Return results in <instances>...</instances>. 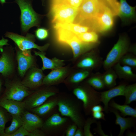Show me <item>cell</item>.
Instances as JSON below:
<instances>
[{
	"mask_svg": "<svg viewBox=\"0 0 136 136\" xmlns=\"http://www.w3.org/2000/svg\"><path fill=\"white\" fill-rule=\"evenodd\" d=\"M125 98L124 104L128 105L136 101V83L126 85L124 92Z\"/></svg>",
	"mask_w": 136,
	"mask_h": 136,
	"instance_id": "4dcf8cb0",
	"label": "cell"
},
{
	"mask_svg": "<svg viewBox=\"0 0 136 136\" xmlns=\"http://www.w3.org/2000/svg\"><path fill=\"white\" fill-rule=\"evenodd\" d=\"M114 16L110 7L106 1L102 11L90 24L92 28L101 32L109 30L113 26Z\"/></svg>",
	"mask_w": 136,
	"mask_h": 136,
	"instance_id": "30bf717a",
	"label": "cell"
},
{
	"mask_svg": "<svg viewBox=\"0 0 136 136\" xmlns=\"http://www.w3.org/2000/svg\"><path fill=\"white\" fill-rule=\"evenodd\" d=\"M5 109L0 106V136H6L4 132L5 126L8 118Z\"/></svg>",
	"mask_w": 136,
	"mask_h": 136,
	"instance_id": "e575fe53",
	"label": "cell"
},
{
	"mask_svg": "<svg viewBox=\"0 0 136 136\" xmlns=\"http://www.w3.org/2000/svg\"><path fill=\"white\" fill-rule=\"evenodd\" d=\"M36 38L40 40H44L46 39L49 35L48 30L44 28H39L37 29L35 32Z\"/></svg>",
	"mask_w": 136,
	"mask_h": 136,
	"instance_id": "8d00e7d4",
	"label": "cell"
},
{
	"mask_svg": "<svg viewBox=\"0 0 136 136\" xmlns=\"http://www.w3.org/2000/svg\"><path fill=\"white\" fill-rule=\"evenodd\" d=\"M13 69V62L10 56L7 52H3L0 58V73L6 77L11 74Z\"/></svg>",
	"mask_w": 136,
	"mask_h": 136,
	"instance_id": "d4e9b609",
	"label": "cell"
},
{
	"mask_svg": "<svg viewBox=\"0 0 136 136\" xmlns=\"http://www.w3.org/2000/svg\"><path fill=\"white\" fill-rule=\"evenodd\" d=\"M87 83L96 90H102L105 87L102 78V74L98 73L89 78Z\"/></svg>",
	"mask_w": 136,
	"mask_h": 136,
	"instance_id": "f546056e",
	"label": "cell"
},
{
	"mask_svg": "<svg viewBox=\"0 0 136 136\" xmlns=\"http://www.w3.org/2000/svg\"><path fill=\"white\" fill-rule=\"evenodd\" d=\"M6 3V0H0V3L2 5H3L4 4Z\"/></svg>",
	"mask_w": 136,
	"mask_h": 136,
	"instance_id": "c3c4849f",
	"label": "cell"
},
{
	"mask_svg": "<svg viewBox=\"0 0 136 136\" xmlns=\"http://www.w3.org/2000/svg\"><path fill=\"white\" fill-rule=\"evenodd\" d=\"M91 114L92 117L96 120L101 119L106 120L105 115L103 112H91Z\"/></svg>",
	"mask_w": 136,
	"mask_h": 136,
	"instance_id": "60d3db41",
	"label": "cell"
},
{
	"mask_svg": "<svg viewBox=\"0 0 136 136\" xmlns=\"http://www.w3.org/2000/svg\"><path fill=\"white\" fill-rule=\"evenodd\" d=\"M54 29L58 41L71 48L75 58L92 50L99 44L83 43L79 39L75 34L70 31L60 28Z\"/></svg>",
	"mask_w": 136,
	"mask_h": 136,
	"instance_id": "6da1fadb",
	"label": "cell"
},
{
	"mask_svg": "<svg viewBox=\"0 0 136 136\" xmlns=\"http://www.w3.org/2000/svg\"><path fill=\"white\" fill-rule=\"evenodd\" d=\"M2 86V82L1 80L0 79V92L1 91Z\"/></svg>",
	"mask_w": 136,
	"mask_h": 136,
	"instance_id": "681fc988",
	"label": "cell"
},
{
	"mask_svg": "<svg viewBox=\"0 0 136 136\" xmlns=\"http://www.w3.org/2000/svg\"><path fill=\"white\" fill-rule=\"evenodd\" d=\"M16 58L18 73L23 77L27 71L33 66L34 58L30 50L22 51L19 49L17 51Z\"/></svg>",
	"mask_w": 136,
	"mask_h": 136,
	"instance_id": "9a60e30c",
	"label": "cell"
},
{
	"mask_svg": "<svg viewBox=\"0 0 136 136\" xmlns=\"http://www.w3.org/2000/svg\"><path fill=\"white\" fill-rule=\"evenodd\" d=\"M90 72L88 70L83 69L75 73L69 79L68 83L77 84L87 78L89 75Z\"/></svg>",
	"mask_w": 136,
	"mask_h": 136,
	"instance_id": "d6a6232c",
	"label": "cell"
},
{
	"mask_svg": "<svg viewBox=\"0 0 136 136\" xmlns=\"http://www.w3.org/2000/svg\"><path fill=\"white\" fill-rule=\"evenodd\" d=\"M105 0L109 5L114 15H118L119 12V3L117 0Z\"/></svg>",
	"mask_w": 136,
	"mask_h": 136,
	"instance_id": "74e56055",
	"label": "cell"
},
{
	"mask_svg": "<svg viewBox=\"0 0 136 136\" xmlns=\"http://www.w3.org/2000/svg\"><path fill=\"white\" fill-rule=\"evenodd\" d=\"M45 76L41 69L33 66L30 69L27 74L21 82L28 88H36L43 85Z\"/></svg>",
	"mask_w": 136,
	"mask_h": 136,
	"instance_id": "5bb4252c",
	"label": "cell"
},
{
	"mask_svg": "<svg viewBox=\"0 0 136 136\" xmlns=\"http://www.w3.org/2000/svg\"><path fill=\"white\" fill-rule=\"evenodd\" d=\"M82 42L87 43H99L98 36L93 31L87 32L76 35Z\"/></svg>",
	"mask_w": 136,
	"mask_h": 136,
	"instance_id": "1f68e13d",
	"label": "cell"
},
{
	"mask_svg": "<svg viewBox=\"0 0 136 136\" xmlns=\"http://www.w3.org/2000/svg\"><path fill=\"white\" fill-rule=\"evenodd\" d=\"M97 126L94 129V131L98 134L100 136H109V135L106 134L104 132L102 129L101 123L100 121H98L96 123Z\"/></svg>",
	"mask_w": 136,
	"mask_h": 136,
	"instance_id": "b9f144b4",
	"label": "cell"
},
{
	"mask_svg": "<svg viewBox=\"0 0 136 136\" xmlns=\"http://www.w3.org/2000/svg\"><path fill=\"white\" fill-rule=\"evenodd\" d=\"M129 43L125 36H120L117 42L107 55L103 62L104 69L107 70L118 62L120 59L128 52Z\"/></svg>",
	"mask_w": 136,
	"mask_h": 136,
	"instance_id": "52a82bcc",
	"label": "cell"
},
{
	"mask_svg": "<svg viewBox=\"0 0 136 136\" xmlns=\"http://www.w3.org/2000/svg\"><path fill=\"white\" fill-rule=\"evenodd\" d=\"M127 85L121 84L117 86L110 88L108 90L100 92V100L104 105V111L108 113L109 111V104L112 98L119 96H123L125 89Z\"/></svg>",
	"mask_w": 136,
	"mask_h": 136,
	"instance_id": "e0dca14e",
	"label": "cell"
},
{
	"mask_svg": "<svg viewBox=\"0 0 136 136\" xmlns=\"http://www.w3.org/2000/svg\"><path fill=\"white\" fill-rule=\"evenodd\" d=\"M72 6L79 8L81 5L83 0H65Z\"/></svg>",
	"mask_w": 136,
	"mask_h": 136,
	"instance_id": "ee69618b",
	"label": "cell"
},
{
	"mask_svg": "<svg viewBox=\"0 0 136 136\" xmlns=\"http://www.w3.org/2000/svg\"><path fill=\"white\" fill-rule=\"evenodd\" d=\"M46 135V133L40 129H37L29 132L28 136H44Z\"/></svg>",
	"mask_w": 136,
	"mask_h": 136,
	"instance_id": "7bdbcfd3",
	"label": "cell"
},
{
	"mask_svg": "<svg viewBox=\"0 0 136 136\" xmlns=\"http://www.w3.org/2000/svg\"><path fill=\"white\" fill-rule=\"evenodd\" d=\"M97 122L96 120L93 117L88 118L85 120L83 127L84 136H94L90 130L91 126L92 124L96 123Z\"/></svg>",
	"mask_w": 136,
	"mask_h": 136,
	"instance_id": "d590c367",
	"label": "cell"
},
{
	"mask_svg": "<svg viewBox=\"0 0 136 136\" xmlns=\"http://www.w3.org/2000/svg\"><path fill=\"white\" fill-rule=\"evenodd\" d=\"M118 77L129 81L135 80L136 79V75L133 73L132 68L129 66L122 65L118 62L113 66Z\"/></svg>",
	"mask_w": 136,
	"mask_h": 136,
	"instance_id": "cb8c5ba5",
	"label": "cell"
},
{
	"mask_svg": "<svg viewBox=\"0 0 136 136\" xmlns=\"http://www.w3.org/2000/svg\"><path fill=\"white\" fill-rule=\"evenodd\" d=\"M68 120L67 117H62L58 113H55L44 123L41 128L45 131L50 132L53 134H57L64 128Z\"/></svg>",
	"mask_w": 136,
	"mask_h": 136,
	"instance_id": "7c38bea8",
	"label": "cell"
},
{
	"mask_svg": "<svg viewBox=\"0 0 136 136\" xmlns=\"http://www.w3.org/2000/svg\"><path fill=\"white\" fill-rule=\"evenodd\" d=\"M78 128L75 124L70 125L67 128L65 131L66 136H74L75 132Z\"/></svg>",
	"mask_w": 136,
	"mask_h": 136,
	"instance_id": "f35d334b",
	"label": "cell"
},
{
	"mask_svg": "<svg viewBox=\"0 0 136 136\" xmlns=\"http://www.w3.org/2000/svg\"><path fill=\"white\" fill-rule=\"evenodd\" d=\"M87 83L75 88L73 93L78 99L82 102L84 113L86 115H88L91 114L92 107L101 102L100 92Z\"/></svg>",
	"mask_w": 136,
	"mask_h": 136,
	"instance_id": "5b68a950",
	"label": "cell"
},
{
	"mask_svg": "<svg viewBox=\"0 0 136 136\" xmlns=\"http://www.w3.org/2000/svg\"><path fill=\"white\" fill-rule=\"evenodd\" d=\"M67 73V69L63 67L53 70L45 76L43 85L50 86L60 83L64 79Z\"/></svg>",
	"mask_w": 136,
	"mask_h": 136,
	"instance_id": "ffe728a7",
	"label": "cell"
},
{
	"mask_svg": "<svg viewBox=\"0 0 136 136\" xmlns=\"http://www.w3.org/2000/svg\"><path fill=\"white\" fill-rule=\"evenodd\" d=\"M83 129L78 127L76 130L74 136H84Z\"/></svg>",
	"mask_w": 136,
	"mask_h": 136,
	"instance_id": "bcb514c9",
	"label": "cell"
},
{
	"mask_svg": "<svg viewBox=\"0 0 136 136\" xmlns=\"http://www.w3.org/2000/svg\"><path fill=\"white\" fill-rule=\"evenodd\" d=\"M34 52L35 55L40 57L42 60L43 65L41 69L42 70L58 69L63 67L64 64V60L56 57L49 59L45 56L46 53L44 52L34 51Z\"/></svg>",
	"mask_w": 136,
	"mask_h": 136,
	"instance_id": "44dd1931",
	"label": "cell"
},
{
	"mask_svg": "<svg viewBox=\"0 0 136 136\" xmlns=\"http://www.w3.org/2000/svg\"><path fill=\"white\" fill-rule=\"evenodd\" d=\"M90 51L82 55L77 64L78 67L88 70L97 68L103 64L102 59L96 51Z\"/></svg>",
	"mask_w": 136,
	"mask_h": 136,
	"instance_id": "4fadbf2b",
	"label": "cell"
},
{
	"mask_svg": "<svg viewBox=\"0 0 136 136\" xmlns=\"http://www.w3.org/2000/svg\"><path fill=\"white\" fill-rule=\"evenodd\" d=\"M78 8L70 5L65 0H51L50 13L54 24L72 23L77 14Z\"/></svg>",
	"mask_w": 136,
	"mask_h": 136,
	"instance_id": "7a4b0ae2",
	"label": "cell"
},
{
	"mask_svg": "<svg viewBox=\"0 0 136 136\" xmlns=\"http://www.w3.org/2000/svg\"><path fill=\"white\" fill-rule=\"evenodd\" d=\"M5 86L6 89L1 98L21 101L32 93L19 81H7Z\"/></svg>",
	"mask_w": 136,
	"mask_h": 136,
	"instance_id": "ba28073f",
	"label": "cell"
},
{
	"mask_svg": "<svg viewBox=\"0 0 136 136\" xmlns=\"http://www.w3.org/2000/svg\"><path fill=\"white\" fill-rule=\"evenodd\" d=\"M52 96V98L46 101L40 106L31 109L34 113L39 116L47 114L54 110L57 106V96Z\"/></svg>",
	"mask_w": 136,
	"mask_h": 136,
	"instance_id": "603a6c76",
	"label": "cell"
},
{
	"mask_svg": "<svg viewBox=\"0 0 136 136\" xmlns=\"http://www.w3.org/2000/svg\"><path fill=\"white\" fill-rule=\"evenodd\" d=\"M12 119L10 125L5 129L6 136H10L14 133L22 125V121L21 116L11 115Z\"/></svg>",
	"mask_w": 136,
	"mask_h": 136,
	"instance_id": "f1b7e54d",
	"label": "cell"
},
{
	"mask_svg": "<svg viewBox=\"0 0 136 136\" xmlns=\"http://www.w3.org/2000/svg\"><path fill=\"white\" fill-rule=\"evenodd\" d=\"M109 106L119 111L120 113V114L123 117L130 116L136 118V109L133 108L128 105L124 104L123 105H121L116 103L112 100L109 103Z\"/></svg>",
	"mask_w": 136,
	"mask_h": 136,
	"instance_id": "484cf974",
	"label": "cell"
},
{
	"mask_svg": "<svg viewBox=\"0 0 136 136\" xmlns=\"http://www.w3.org/2000/svg\"><path fill=\"white\" fill-rule=\"evenodd\" d=\"M126 135L127 136H136V133L132 132L128 130L126 133Z\"/></svg>",
	"mask_w": 136,
	"mask_h": 136,
	"instance_id": "7dc6e473",
	"label": "cell"
},
{
	"mask_svg": "<svg viewBox=\"0 0 136 136\" xmlns=\"http://www.w3.org/2000/svg\"><path fill=\"white\" fill-rule=\"evenodd\" d=\"M105 0H83L75 19L76 23L90 25L102 11Z\"/></svg>",
	"mask_w": 136,
	"mask_h": 136,
	"instance_id": "3957f363",
	"label": "cell"
},
{
	"mask_svg": "<svg viewBox=\"0 0 136 136\" xmlns=\"http://www.w3.org/2000/svg\"><path fill=\"white\" fill-rule=\"evenodd\" d=\"M42 0L43 1H44V0Z\"/></svg>",
	"mask_w": 136,
	"mask_h": 136,
	"instance_id": "f907efd6",
	"label": "cell"
},
{
	"mask_svg": "<svg viewBox=\"0 0 136 136\" xmlns=\"http://www.w3.org/2000/svg\"><path fill=\"white\" fill-rule=\"evenodd\" d=\"M54 28H60L70 31L76 35L87 32L90 29L89 27L79 24L72 23L67 24L56 23Z\"/></svg>",
	"mask_w": 136,
	"mask_h": 136,
	"instance_id": "4316f807",
	"label": "cell"
},
{
	"mask_svg": "<svg viewBox=\"0 0 136 136\" xmlns=\"http://www.w3.org/2000/svg\"></svg>",
	"mask_w": 136,
	"mask_h": 136,
	"instance_id": "816d5d0a",
	"label": "cell"
},
{
	"mask_svg": "<svg viewBox=\"0 0 136 136\" xmlns=\"http://www.w3.org/2000/svg\"><path fill=\"white\" fill-rule=\"evenodd\" d=\"M57 106L62 116L69 118L77 126L83 129L85 120L79 105L67 96H57Z\"/></svg>",
	"mask_w": 136,
	"mask_h": 136,
	"instance_id": "277c9868",
	"label": "cell"
},
{
	"mask_svg": "<svg viewBox=\"0 0 136 136\" xmlns=\"http://www.w3.org/2000/svg\"><path fill=\"white\" fill-rule=\"evenodd\" d=\"M0 106L11 115L20 116H21L26 109L24 101L1 98H0Z\"/></svg>",
	"mask_w": 136,
	"mask_h": 136,
	"instance_id": "d6986e66",
	"label": "cell"
},
{
	"mask_svg": "<svg viewBox=\"0 0 136 136\" xmlns=\"http://www.w3.org/2000/svg\"><path fill=\"white\" fill-rule=\"evenodd\" d=\"M118 76L114 70L112 68L106 70L102 74V78L105 87L111 88L116 84V79Z\"/></svg>",
	"mask_w": 136,
	"mask_h": 136,
	"instance_id": "83f0119b",
	"label": "cell"
},
{
	"mask_svg": "<svg viewBox=\"0 0 136 136\" xmlns=\"http://www.w3.org/2000/svg\"><path fill=\"white\" fill-rule=\"evenodd\" d=\"M104 107L99 104L94 106L92 108L91 112H103L104 111Z\"/></svg>",
	"mask_w": 136,
	"mask_h": 136,
	"instance_id": "f6af8a7d",
	"label": "cell"
},
{
	"mask_svg": "<svg viewBox=\"0 0 136 136\" xmlns=\"http://www.w3.org/2000/svg\"><path fill=\"white\" fill-rule=\"evenodd\" d=\"M109 111L115 115L116 117L115 124L120 126V130L118 136H123L126 130L132 127L135 128L136 123L135 118L132 117L127 118L123 117L121 115L117 110L111 107H109Z\"/></svg>",
	"mask_w": 136,
	"mask_h": 136,
	"instance_id": "ac0fdd59",
	"label": "cell"
},
{
	"mask_svg": "<svg viewBox=\"0 0 136 136\" xmlns=\"http://www.w3.org/2000/svg\"><path fill=\"white\" fill-rule=\"evenodd\" d=\"M29 133V132L22 126L14 133L11 135L10 136H28Z\"/></svg>",
	"mask_w": 136,
	"mask_h": 136,
	"instance_id": "ab89813d",
	"label": "cell"
},
{
	"mask_svg": "<svg viewBox=\"0 0 136 136\" xmlns=\"http://www.w3.org/2000/svg\"><path fill=\"white\" fill-rule=\"evenodd\" d=\"M21 11V28L24 32L31 27L37 26L39 18L37 14L33 9L31 3L29 0H15Z\"/></svg>",
	"mask_w": 136,
	"mask_h": 136,
	"instance_id": "8992f818",
	"label": "cell"
},
{
	"mask_svg": "<svg viewBox=\"0 0 136 136\" xmlns=\"http://www.w3.org/2000/svg\"><path fill=\"white\" fill-rule=\"evenodd\" d=\"M57 93L56 90L49 89H40L32 93L27 96L24 101L25 108L31 110L43 104L49 98L55 95Z\"/></svg>",
	"mask_w": 136,
	"mask_h": 136,
	"instance_id": "8fae6325",
	"label": "cell"
},
{
	"mask_svg": "<svg viewBox=\"0 0 136 136\" xmlns=\"http://www.w3.org/2000/svg\"><path fill=\"white\" fill-rule=\"evenodd\" d=\"M119 62L122 65L128 66L131 68H136V56L132 53H127L120 59Z\"/></svg>",
	"mask_w": 136,
	"mask_h": 136,
	"instance_id": "836d02e7",
	"label": "cell"
},
{
	"mask_svg": "<svg viewBox=\"0 0 136 136\" xmlns=\"http://www.w3.org/2000/svg\"><path fill=\"white\" fill-rule=\"evenodd\" d=\"M21 116L23 122L22 126L29 132L42 127L44 122L37 115L24 111Z\"/></svg>",
	"mask_w": 136,
	"mask_h": 136,
	"instance_id": "2e32d148",
	"label": "cell"
},
{
	"mask_svg": "<svg viewBox=\"0 0 136 136\" xmlns=\"http://www.w3.org/2000/svg\"><path fill=\"white\" fill-rule=\"evenodd\" d=\"M119 6L118 15L123 21L134 19L135 7L130 6L126 0H119Z\"/></svg>",
	"mask_w": 136,
	"mask_h": 136,
	"instance_id": "7402d4cb",
	"label": "cell"
},
{
	"mask_svg": "<svg viewBox=\"0 0 136 136\" xmlns=\"http://www.w3.org/2000/svg\"><path fill=\"white\" fill-rule=\"evenodd\" d=\"M5 36L12 40L19 49L22 51L34 48L38 49L40 51L44 52L49 45L48 43L42 46L36 44L35 42V37L31 34L27 33L26 36H24L14 33L7 32Z\"/></svg>",
	"mask_w": 136,
	"mask_h": 136,
	"instance_id": "9c48e42d",
	"label": "cell"
}]
</instances>
